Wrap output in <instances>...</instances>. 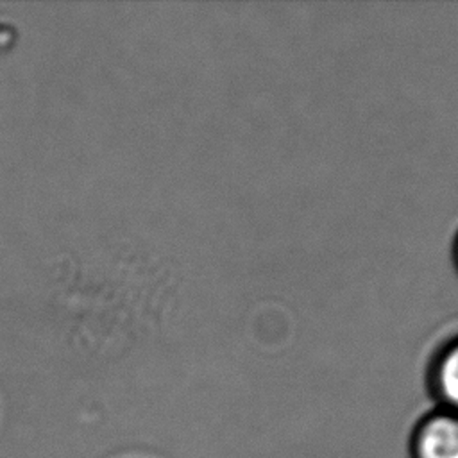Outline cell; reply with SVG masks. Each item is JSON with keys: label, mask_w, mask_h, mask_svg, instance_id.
<instances>
[{"label": "cell", "mask_w": 458, "mask_h": 458, "mask_svg": "<svg viewBox=\"0 0 458 458\" xmlns=\"http://www.w3.org/2000/svg\"><path fill=\"white\" fill-rule=\"evenodd\" d=\"M410 458H458V415L433 406L410 429Z\"/></svg>", "instance_id": "obj_1"}, {"label": "cell", "mask_w": 458, "mask_h": 458, "mask_svg": "<svg viewBox=\"0 0 458 458\" xmlns=\"http://www.w3.org/2000/svg\"><path fill=\"white\" fill-rule=\"evenodd\" d=\"M424 377L433 406L458 415V331L435 345L428 358Z\"/></svg>", "instance_id": "obj_2"}, {"label": "cell", "mask_w": 458, "mask_h": 458, "mask_svg": "<svg viewBox=\"0 0 458 458\" xmlns=\"http://www.w3.org/2000/svg\"><path fill=\"white\" fill-rule=\"evenodd\" d=\"M451 258H453L454 268H456V272H458V229L454 231L453 240H451Z\"/></svg>", "instance_id": "obj_3"}]
</instances>
